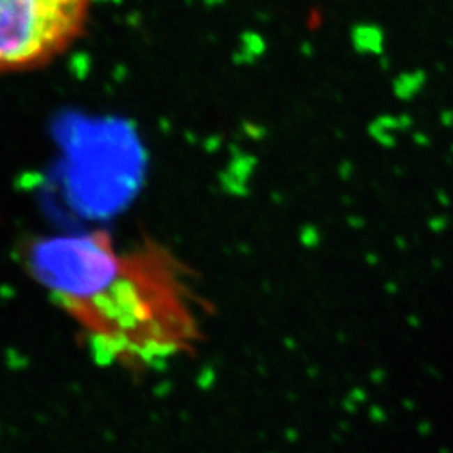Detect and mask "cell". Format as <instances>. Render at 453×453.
<instances>
[{
  "label": "cell",
  "mask_w": 453,
  "mask_h": 453,
  "mask_svg": "<svg viewBox=\"0 0 453 453\" xmlns=\"http://www.w3.org/2000/svg\"><path fill=\"white\" fill-rule=\"evenodd\" d=\"M93 0H0V72L32 71L84 32Z\"/></svg>",
  "instance_id": "obj_2"
},
{
  "label": "cell",
  "mask_w": 453,
  "mask_h": 453,
  "mask_svg": "<svg viewBox=\"0 0 453 453\" xmlns=\"http://www.w3.org/2000/svg\"><path fill=\"white\" fill-rule=\"evenodd\" d=\"M401 130V118L394 116H381L373 123L369 131H371L373 138L383 146H393L394 135L393 131Z\"/></svg>",
  "instance_id": "obj_3"
},
{
  "label": "cell",
  "mask_w": 453,
  "mask_h": 453,
  "mask_svg": "<svg viewBox=\"0 0 453 453\" xmlns=\"http://www.w3.org/2000/svg\"><path fill=\"white\" fill-rule=\"evenodd\" d=\"M31 262L101 360L155 364L199 337L178 263L158 247L119 250L106 233L54 237L36 247Z\"/></svg>",
  "instance_id": "obj_1"
},
{
  "label": "cell",
  "mask_w": 453,
  "mask_h": 453,
  "mask_svg": "<svg viewBox=\"0 0 453 453\" xmlns=\"http://www.w3.org/2000/svg\"><path fill=\"white\" fill-rule=\"evenodd\" d=\"M423 81H425V77H423V74H403V76H399L397 81H394L393 84V89H394V94L398 96V100H403V101H408L411 100L413 96H417L420 93V89L423 88Z\"/></svg>",
  "instance_id": "obj_4"
}]
</instances>
